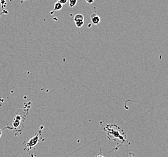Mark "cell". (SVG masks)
I'll use <instances>...</instances> for the list:
<instances>
[{"label":"cell","mask_w":168,"mask_h":157,"mask_svg":"<svg viewBox=\"0 0 168 157\" xmlns=\"http://www.w3.org/2000/svg\"><path fill=\"white\" fill-rule=\"evenodd\" d=\"M74 21L77 28H81L84 24V16L82 14L77 13L74 17Z\"/></svg>","instance_id":"6da1fadb"},{"label":"cell","mask_w":168,"mask_h":157,"mask_svg":"<svg viewBox=\"0 0 168 157\" xmlns=\"http://www.w3.org/2000/svg\"><path fill=\"white\" fill-rule=\"evenodd\" d=\"M2 133H3V132H2V130L0 129V137H1V135H2Z\"/></svg>","instance_id":"9c48e42d"},{"label":"cell","mask_w":168,"mask_h":157,"mask_svg":"<svg viewBox=\"0 0 168 157\" xmlns=\"http://www.w3.org/2000/svg\"><path fill=\"white\" fill-rule=\"evenodd\" d=\"M90 18L91 22L94 25H98L100 22V16L96 13H93L90 15Z\"/></svg>","instance_id":"3957f363"},{"label":"cell","mask_w":168,"mask_h":157,"mask_svg":"<svg viewBox=\"0 0 168 157\" xmlns=\"http://www.w3.org/2000/svg\"><path fill=\"white\" fill-rule=\"evenodd\" d=\"M0 1H1V4H4V3H5V0H0Z\"/></svg>","instance_id":"ba28073f"},{"label":"cell","mask_w":168,"mask_h":157,"mask_svg":"<svg viewBox=\"0 0 168 157\" xmlns=\"http://www.w3.org/2000/svg\"><path fill=\"white\" fill-rule=\"evenodd\" d=\"M39 134H38L32 138H31L29 141V142L27 143V147L29 148H32L33 146H35L39 142Z\"/></svg>","instance_id":"7a4b0ae2"},{"label":"cell","mask_w":168,"mask_h":157,"mask_svg":"<svg viewBox=\"0 0 168 157\" xmlns=\"http://www.w3.org/2000/svg\"><path fill=\"white\" fill-rule=\"evenodd\" d=\"M85 1L88 3V4H93L94 1V0H85Z\"/></svg>","instance_id":"52a82bcc"},{"label":"cell","mask_w":168,"mask_h":157,"mask_svg":"<svg viewBox=\"0 0 168 157\" xmlns=\"http://www.w3.org/2000/svg\"><path fill=\"white\" fill-rule=\"evenodd\" d=\"M58 1H59L62 5H63V4H66L68 1V0H58Z\"/></svg>","instance_id":"8992f818"},{"label":"cell","mask_w":168,"mask_h":157,"mask_svg":"<svg viewBox=\"0 0 168 157\" xmlns=\"http://www.w3.org/2000/svg\"><path fill=\"white\" fill-rule=\"evenodd\" d=\"M70 7H74L77 3V0H68Z\"/></svg>","instance_id":"5b68a950"},{"label":"cell","mask_w":168,"mask_h":157,"mask_svg":"<svg viewBox=\"0 0 168 157\" xmlns=\"http://www.w3.org/2000/svg\"><path fill=\"white\" fill-rule=\"evenodd\" d=\"M63 7V5L60 3L59 1H57L56 3H55L54 4V7H53V10L52 12H53L54 11H59L62 10Z\"/></svg>","instance_id":"277c9868"}]
</instances>
